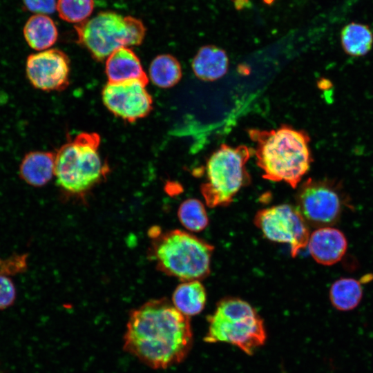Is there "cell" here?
Here are the masks:
<instances>
[{
	"label": "cell",
	"mask_w": 373,
	"mask_h": 373,
	"mask_svg": "<svg viewBox=\"0 0 373 373\" xmlns=\"http://www.w3.org/2000/svg\"><path fill=\"white\" fill-rule=\"evenodd\" d=\"M15 298L16 289L12 281L6 275L0 274V309L12 305Z\"/></svg>",
	"instance_id": "603a6c76"
},
{
	"label": "cell",
	"mask_w": 373,
	"mask_h": 373,
	"mask_svg": "<svg viewBox=\"0 0 373 373\" xmlns=\"http://www.w3.org/2000/svg\"><path fill=\"white\" fill-rule=\"evenodd\" d=\"M206 301V290L200 280L182 282L172 296L173 305L188 317L200 314L204 308Z\"/></svg>",
	"instance_id": "e0dca14e"
},
{
	"label": "cell",
	"mask_w": 373,
	"mask_h": 373,
	"mask_svg": "<svg viewBox=\"0 0 373 373\" xmlns=\"http://www.w3.org/2000/svg\"><path fill=\"white\" fill-rule=\"evenodd\" d=\"M94 5V0H57V11L62 20L77 24L88 19Z\"/></svg>",
	"instance_id": "7402d4cb"
},
{
	"label": "cell",
	"mask_w": 373,
	"mask_h": 373,
	"mask_svg": "<svg viewBox=\"0 0 373 373\" xmlns=\"http://www.w3.org/2000/svg\"><path fill=\"white\" fill-rule=\"evenodd\" d=\"M229 59L226 52L216 46H202L192 61L195 76L203 81H214L224 75Z\"/></svg>",
	"instance_id": "9a60e30c"
},
{
	"label": "cell",
	"mask_w": 373,
	"mask_h": 373,
	"mask_svg": "<svg viewBox=\"0 0 373 373\" xmlns=\"http://www.w3.org/2000/svg\"><path fill=\"white\" fill-rule=\"evenodd\" d=\"M149 76L155 86L168 88L177 84L181 79L182 68L175 57L169 54H162L152 60Z\"/></svg>",
	"instance_id": "ac0fdd59"
},
{
	"label": "cell",
	"mask_w": 373,
	"mask_h": 373,
	"mask_svg": "<svg viewBox=\"0 0 373 373\" xmlns=\"http://www.w3.org/2000/svg\"><path fill=\"white\" fill-rule=\"evenodd\" d=\"M251 155L245 145L236 147L223 144L209 157L206 180L201 185V193L209 207L229 205L251 178L246 164Z\"/></svg>",
	"instance_id": "52a82bcc"
},
{
	"label": "cell",
	"mask_w": 373,
	"mask_h": 373,
	"mask_svg": "<svg viewBox=\"0 0 373 373\" xmlns=\"http://www.w3.org/2000/svg\"><path fill=\"white\" fill-rule=\"evenodd\" d=\"M296 200L307 224L318 229L336 223L344 204L340 188L328 180L308 179L300 186Z\"/></svg>",
	"instance_id": "ba28073f"
},
{
	"label": "cell",
	"mask_w": 373,
	"mask_h": 373,
	"mask_svg": "<svg viewBox=\"0 0 373 373\" xmlns=\"http://www.w3.org/2000/svg\"><path fill=\"white\" fill-rule=\"evenodd\" d=\"M341 41L347 54L354 57L363 56L372 48L373 34L367 26L352 22L342 29Z\"/></svg>",
	"instance_id": "d6986e66"
},
{
	"label": "cell",
	"mask_w": 373,
	"mask_h": 373,
	"mask_svg": "<svg viewBox=\"0 0 373 373\" xmlns=\"http://www.w3.org/2000/svg\"><path fill=\"white\" fill-rule=\"evenodd\" d=\"M267 333L262 318L247 302L233 297L220 300L208 317L204 337L207 343H226L249 355L265 343Z\"/></svg>",
	"instance_id": "5b68a950"
},
{
	"label": "cell",
	"mask_w": 373,
	"mask_h": 373,
	"mask_svg": "<svg viewBox=\"0 0 373 373\" xmlns=\"http://www.w3.org/2000/svg\"><path fill=\"white\" fill-rule=\"evenodd\" d=\"M247 132L262 177L296 188L312 162L308 135L287 125L271 130L250 128Z\"/></svg>",
	"instance_id": "7a4b0ae2"
},
{
	"label": "cell",
	"mask_w": 373,
	"mask_h": 373,
	"mask_svg": "<svg viewBox=\"0 0 373 373\" xmlns=\"http://www.w3.org/2000/svg\"><path fill=\"white\" fill-rule=\"evenodd\" d=\"M180 222L186 229L199 232L209 224V218L203 203L195 198L183 201L178 211Z\"/></svg>",
	"instance_id": "44dd1931"
},
{
	"label": "cell",
	"mask_w": 373,
	"mask_h": 373,
	"mask_svg": "<svg viewBox=\"0 0 373 373\" xmlns=\"http://www.w3.org/2000/svg\"><path fill=\"white\" fill-rule=\"evenodd\" d=\"M308 250L314 260L323 265H332L344 256L347 242L338 229L325 227L318 228L309 236Z\"/></svg>",
	"instance_id": "7c38bea8"
},
{
	"label": "cell",
	"mask_w": 373,
	"mask_h": 373,
	"mask_svg": "<svg viewBox=\"0 0 373 373\" xmlns=\"http://www.w3.org/2000/svg\"><path fill=\"white\" fill-rule=\"evenodd\" d=\"M26 256H17L5 260H0V274H16L24 271L26 268Z\"/></svg>",
	"instance_id": "d4e9b609"
},
{
	"label": "cell",
	"mask_w": 373,
	"mask_h": 373,
	"mask_svg": "<svg viewBox=\"0 0 373 373\" xmlns=\"http://www.w3.org/2000/svg\"><path fill=\"white\" fill-rule=\"evenodd\" d=\"M105 72L108 82L141 79L149 82L141 61L130 48H121L106 59Z\"/></svg>",
	"instance_id": "4fadbf2b"
},
{
	"label": "cell",
	"mask_w": 373,
	"mask_h": 373,
	"mask_svg": "<svg viewBox=\"0 0 373 373\" xmlns=\"http://www.w3.org/2000/svg\"><path fill=\"white\" fill-rule=\"evenodd\" d=\"M70 59L61 50L50 48L30 55L26 73L32 86L44 91L62 90L69 84Z\"/></svg>",
	"instance_id": "8fae6325"
},
{
	"label": "cell",
	"mask_w": 373,
	"mask_h": 373,
	"mask_svg": "<svg viewBox=\"0 0 373 373\" xmlns=\"http://www.w3.org/2000/svg\"><path fill=\"white\" fill-rule=\"evenodd\" d=\"M57 0H23L26 10L35 14L49 15L57 10Z\"/></svg>",
	"instance_id": "cb8c5ba5"
},
{
	"label": "cell",
	"mask_w": 373,
	"mask_h": 373,
	"mask_svg": "<svg viewBox=\"0 0 373 373\" xmlns=\"http://www.w3.org/2000/svg\"><path fill=\"white\" fill-rule=\"evenodd\" d=\"M193 345L189 317L166 298L153 299L130 312L124 350L153 369L182 362Z\"/></svg>",
	"instance_id": "6da1fadb"
},
{
	"label": "cell",
	"mask_w": 373,
	"mask_h": 373,
	"mask_svg": "<svg viewBox=\"0 0 373 373\" xmlns=\"http://www.w3.org/2000/svg\"><path fill=\"white\" fill-rule=\"evenodd\" d=\"M56 154L49 151H30L19 166V176L28 184L42 186L55 176Z\"/></svg>",
	"instance_id": "5bb4252c"
},
{
	"label": "cell",
	"mask_w": 373,
	"mask_h": 373,
	"mask_svg": "<svg viewBox=\"0 0 373 373\" xmlns=\"http://www.w3.org/2000/svg\"><path fill=\"white\" fill-rule=\"evenodd\" d=\"M77 43L97 61H104L115 50L140 45L146 35L142 21L112 11L99 12L75 26Z\"/></svg>",
	"instance_id": "8992f818"
},
{
	"label": "cell",
	"mask_w": 373,
	"mask_h": 373,
	"mask_svg": "<svg viewBox=\"0 0 373 373\" xmlns=\"http://www.w3.org/2000/svg\"><path fill=\"white\" fill-rule=\"evenodd\" d=\"M147 84L141 79L107 82L102 92L103 103L116 117L134 122L147 116L153 108Z\"/></svg>",
	"instance_id": "30bf717a"
},
{
	"label": "cell",
	"mask_w": 373,
	"mask_h": 373,
	"mask_svg": "<svg viewBox=\"0 0 373 373\" xmlns=\"http://www.w3.org/2000/svg\"><path fill=\"white\" fill-rule=\"evenodd\" d=\"M23 36L28 46L39 51L50 49L58 37V31L53 20L46 15L35 14L26 22Z\"/></svg>",
	"instance_id": "2e32d148"
},
{
	"label": "cell",
	"mask_w": 373,
	"mask_h": 373,
	"mask_svg": "<svg viewBox=\"0 0 373 373\" xmlns=\"http://www.w3.org/2000/svg\"><path fill=\"white\" fill-rule=\"evenodd\" d=\"M150 257L162 272L181 281L200 280L210 273L213 246L184 231L153 229Z\"/></svg>",
	"instance_id": "3957f363"
},
{
	"label": "cell",
	"mask_w": 373,
	"mask_h": 373,
	"mask_svg": "<svg viewBox=\"0 0 373 373\" xmlns=\"http://www.w3.org/2000/svg\"><path fill=\"white\" fill-rule=\"evenodd\" d=\"M363 296V289L357 280L343 278L336 280L329 289L332 305L340 311H350L358 306Z\"/></svg>",
	"instance_id": "ffe728a7"
},
{
	"label": "cell",
	"mask_w": 373,
	"mask_h": 373,
	"mask_svg": "<svg viewBox=\"0 0 373 373\" xmlns=\"http://www.w3.org/2000/svg\"><path fill=\"white\" fill-rule=\"evenodd\" d=\"M99 144L97 133H82L57 151L55 176L64 191L81 195L102 180L108 166L99 155Z\"/></svg>",
	"instance_id": "277c9868"
},
{
	"label": "cell",
	"mask_w": 373,
	"mask_h": 373,
	"mask_svg": "<svg viewBox=\"0 0 373 373\" xmlns=\"http://www.w3.org/2000/svg\"><path fill=\"white\" fill-rule=\"evenodd\" d=\"M254 221L267 239L289 245L293 257L307 246L308 224L296 207L283 204L263 209L256 213Z\"/></svg>",
	"instance_id": "9c48e42d"
}]
</instances>
